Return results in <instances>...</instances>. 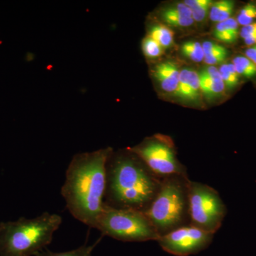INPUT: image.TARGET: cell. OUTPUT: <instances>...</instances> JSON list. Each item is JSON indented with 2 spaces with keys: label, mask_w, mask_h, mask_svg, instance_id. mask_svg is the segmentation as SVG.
<instances>
[{
  "label": "cell",
  "mask_w": 256,
  "mask_h": 256,
  "mask_svg": "<svg viewBox=\"0 0 256 256\" xmlns=\"http://www.w3.org/2000/svg\"><path fill=\"white\" fill-rule=\"evenodd\" d=\"M112 152L107 148L76 154L66 172L62 195L67 210L90 228H96L105 204L106 166Z\"/></svg>",
  "instance_id": "6da1fadb"
},
{
  "label": "cell",
  "mask_w": 256,
  "mask_h": 256,
  "mask_svg": "<svg viewBox=\"0 0 256 256\" xmlns=\"http://www.w3.org/2000/svg\"><path fill=\"white\" fill-rule=\"evenodd\" d=\"M162 180L130 149L112 152L106 166L104 202L112 208L146 213L158 195Z\"/></svg>",
  "instance_id": "7a4b0ae2"
},
{
  "label": "cell",
  "mask_w": 256,
  "mask_h": 256,
  "mask_svg": "<svg viewBox=\"0 0 256 256\" xmlns=\"http://www.w3.org/2000/svg\"><path fill=\"white\" fill-rule=\"evenodd\" d=\"M63 220L48 212L0 223V256H37L52 244Z\"/></svg>",
  "instance_id": "3957f363"
},
{
  "label": "cell",
  "mask_w": 256,
  "mask_h": 256,
  "mask_svg": "<svg viewBox=\"0 0 256 256\" xmlns=\"http://www.w3.org/2000/svg\"><path fill=\"white\" fill-rule=\"evenodd\" d=\"M188 176L163 178L158 195L146 212L160 237L190 225Z\"/></svg>",
  "instance_id": "277c9868"
},
{
  "label": "cell",
  "mask_w": 256,
  "mask_h": 256,
  "mask_svg": "<svg viewBox=\"0 0 256 256\" xmlns=\"http://www.w3.org/2000/svg\"><path fill=\"white\" fill-rule=\"evenodd\" d=\"M104 236L122 242H158L160 234L144 212L104 204L96 228Z\"/></svg>",
  "instance_id": "5b68a950"
},
{
  "label": "cell",
  "mask_w": 256,
  "mask_h": 256,
  "mask_svg": "<svg viewBox=\"0 0 256 256\" xmlns=\"http://www.w3.org/2000/svg\"><path fill=\"white\" fill-rule=\"evenodd\" d=\"M188 197L190 225L216 234L227 214L226 206L220 193L208 185L190 180Z\"/></svg>",
  "instance_id": "8992f818"
},
{
  "label": "cell",
  "mask_w": 256,
  "mask_h": 256,
  "mask_svg": "<svg viewBox=\"0 0 256 256\" xmlns=\"http://www.w3.org/2000/svg\"><path fill=\"white\" fill-rule=\"evenodd\" d=\"M130 149L158 178H164L174 175L188 176L186 168L178 159L174 144L168 138L154 136Z\"/></svg>",
  "instance_id": "52a82bcc"
},
{
  "label": "cell",
  "mask_w": 256,
  "mask_h": 256,
  "mask_svg": "<svg viewBox=\"0 0 256 256\" xmlns=\"http://www.w3.org/2000/svg\"><path fill=\"white\" fill-rule=\"evenodd\" d=\"M215 234L191 225L176 229L160 237V246L175 256H190L203 252L213 242Z\"/></svg>",
  "instance_id": "ba28073f"
},
{
  "label": "cell",
  "mask_w": 256,
  "mask_h": 256,
  "mask_svg": "<svg viewBox=\"0 0 256 256\" xmlns=\"http://www.w3.org/2000/svg\"><path fill=\"white\" fill-rule=\"evenodd\" d=\"M180 72L181 70H178L176 64L168 62L158 64L153 70V75L164 92L176 95Z\"/></svg>",
  "instance_id": "9c48e42d"
},
{
  "label": "cell",
  "mask_w": 256,
  "mask_h": 256,
  "mask_svg": "<svg viewBox=\"0 0 256 256\" xmlns=\"http://www.w3.org/2000/svg\"><path fill=\"white\" fill-rule=\"evenodd\" d=\"M200 74L202 94L208 100L218 98L225 92L226 86L223 80H216L208 77L204 72Z\"/></svg>",
  "instance_id": "30bf717a"
},
{
  "label": "cell",
  "mask_w": 256,
  "mask_h": 256,
  "mask_svg": "<svg viewBox=\"0 0 256 256\" xmlns=\"http://www.w3.org/2000/svg\"><path fill=\"white\" fill-rule=\"evenodd\" d=\"M235 2L230 0H222L216 2L210 8V16L213 22L222 23L232 18Z\"/></svg>",
  "instance_id": "8fae6325"
},
{
  "label": "cell",
  "mask_w": 256,
  "mask_h": 256,
  "mask_svg": "<svg viewBox=\"0 0 256 256\" xmlns=\"http://www.w3.org/2000/svg\"><path fill=\"white\" fill-rule=\"evenodd\" d=\"M148 36L158 42L160 46L162 47L163 50L169 48L174 44V32L168 26L163 25H156L153 26L150 31Z\"/></svg>",
  "instance_id": "7c38bea8"
},
{
  "label": "cell",
  "mask_w": 256,
  "mask_h": 256,
  "mask_svg": "<svg viewBox=\"0 0 256 256\" xmlns=\"http://www.w3.org/2000/svg\"><path fill=\"white\" fill-rule=\"evenodd\" d=\"M184 4L191 9L192 18L194 22H202L210 12L213 2L210 0H186Z\"/></svg>",
  "instance_id": "4fadbf2b"
},
{
  "label": "cell",
  "mask_w": 256,
  "mask_h": 256,
  "mask_svg": "<svg viewBox=\"0 0 256 256\" xmlns=\"http://www.w3.org/2000/svg\"><path fill=\"white\" fill-rule=\"evenodd\" d=\"M181 50L182 54L192 62L200 63L204 60L203 46L200 42H185L181 47Z\"/></svg>",
  "instance_id": "5bb4252c"
},
{
  "label": "cell",
  "mask_w": 256,
  "mask_h": 256,
  "mask_svg": "<svg viewBox=\"0 0 256 256\" xmlns=\"http://www.w3.org/2000/svg\"><path fill=\"white\" fill-rule=\"evenodd\" d=\"M233 64L239 76L252 79L256 76V65L246 56H238L234 58Z\"/></svg>",
  "instance_id": "9a60e30c"
},
{
  "label": "cell",
  "mask_w": 256,
  "mask_h": 256,
  "mask_svg": "<svg viewBox=\"0 0 256 256\" xmlns=\"http://www.w3.org/2000/svg\"><path fill=\"white\" fill-rule=\"evenodd\" d=\"M220 72L226 88H235L240 82V76L233 64H224L220 67Z\"/></svg>",
  "instance_id": "2e32d148"
},
{
  "label": "cell",
  "mask_w": 256,
  "mask_h": 256,
  "mask_svg": "<svg viewBox=\"0 0 256 256\" xmlns=\"http://www.w3.org/2000/svg\"><path fill=\"white\" fill-rule=\"evenodd\" d=\"M190 73L191 69L184 68L180 72L178 92L176 96L182 100L190 102Z\"/></svg>",
  "instance_id": "e0dca14e"
},
{
  "label": "cell",
  "mask_w": 256,
  "mask_h": 256,
  "mask_svg": "<svg viewBox=\"0 0 256 256\" xmlns=\"http://www.w3.org/2000/svg\"><path fill=\"white\" fill-rule=\"evenodd\" d=\"M100 240L94 245H84L70 252H55L46 250L41 252L37 256H92L94 249L97 246Z\"/></svg>",
  "instance_id": "ac0fdd59"
},
{
  "label": "cell",
  "mask_w": 256,
  "mask_h": 256,
  "mask_svg": "<svg viewBox=\"0 0 256 256\" xmlns=\"http://www.w3.org/2000/svg\"><path fill=\"white\" fill-rule=\"evenodd\" d=\"M142 48L143 54L148 60L159 58L164 52L162 47L150 36L142 40Z\"/></svg>",
  "instance_id": "d6986e66"
},
{
  "label": "cell",
  "mask_w": 256,
  "mask_h": 256,
  "mask_svg": "<svg viewBox=\"0 0 256 256\" xmlns=\"http://www.w3.org/2000/svg\"><path fill=\"white\" fill-rule=\"evenodd\" d=\"M162 18L165 22L170 26L178 28H190L195 22L193 18L172 14L165 11V10L164 12L162 13Z\"/></svg>",
  "instance_id": "ffe728a7"
},
{
  "label": "cell",
  "mask_w": 256,
  "mask_h": 256,
  "mask_svg": "<svg viewBox=\"0 0 256 256\" xmlns=\"http://www.w3.org/2000/svg\"><path fill=\"white\" fill-rule=\"evenodd\" d=\"M256 20V6L252 3L246 5L237 16V22L239 25L244 26L252 24Z\"/></svg>",
  "instance_id": "44dd1931"
},
{
  "label": "cell",
  "mask_w": 256,
  "mask_h": 256,
  "mask_svg": "<svg viewBox=\"0 0 256 256\" xmlns=\"http://www.w3.org/2000/svg\"><path fill=\"white\" fill-rule=\"evenodd\" d=\"M202 90L200 74L191 69L190 73V102H196L200 100Z\"/></svg>",
  "instance_id": "7402d4cb"
},
{
  "label": "cell",
  "mask_w": 256,
  "mask_h": 256,
  "mask_svg": "<svg viewBox=\"0 0 256 256\" xmlns=\"http://www.w3.org/2000/svg\"><path fill=\"white\" fill-rule=\"evenodd\" d=\"M214 36L217 40L224 43L234 44L236 42L237 38L230 34V32L228 31L224 22L218 24L216 26L214 32Z\"/></svg>",
  "instance_id": "603a6c76"
},
{
  "label": "cell",
  "mask_w": 256,
  "mask_h": 256,
  "mask_svg": "<svg viewBox=\"0 0 256 256\" xmlns=\"http://www.w3.org/2000/svg\"><path fill=\"white\" fill-rule=\"evenodd\" d=\"M228 55V50L224 47L222 50L214 52V53L210 54V55L205 56L204 62L207 65L213 66L218 65V64L225 62Z\"/></svg>",
  "instance_id": "cb8c5ba5"
},
{
  "label": "cell",
  "mask_w": 256,
  "mask_h": 256,
  "mask_svg": "<svg viewBox=\"0 0 256 256\" xmlns=\"http://www.w3.org/2000/svg\"><path fill=\"white\" fill-rule=\"evenodd\" d=\"M165 11L172 14L192 18V10L184 3H182V4H178L176 5V6H172V8L165 10Z\"/></svg>",
  "instance_id": "d4e9b609"
},
{
  "label": "cell",
  "mask_w": 256,
  "mask_h": 256,
  "mask_svg": "<svg viewBox=\"0 0 256 256\" xmlns=\"http://www.w3.org/2000/svg\"><path fill=\"white\" fill-rule=\"evenodd\" d=\"M224 24H225L226 28L228 30V31L230 32V34L238 40L240 33H239V24L237 20H236V18H232L226 20V21L224 22Z\"/></svg>",
  "instance_id": "484cf974"
},
{
  "label": "cell",
  "mask_w": 256,
  "mask_h": 256,
  "mask_svg": "<svg viewBox=\"0 0 256 256\" xmlns=\"http://www.w3.org/2000/svg\"><path fill=\"white\" fill-rule=\"evenodd\" d=\"M204 53L205 56H208L210 54L214 53V52H218V50H222L224 47L222 46V45L216 44L214 42H204L203 44Z\"/></svg>",
  "instance_id": "4316f807"
},
{
  "label": "cell",
  "mask_w": 256,
  "mask_h": 256,
  "mask_svg": "<svg viewBox=\"0 0 256 256\" xmlns=\"http://www.w3.org/2000/svg\"><path fill=\"white\" fill-rule=\"evenodd\" d=\"M240 36L242 38H247L250 36L256 35V22L252 24L248 25V26H244L242 28V32L240 33Z\"/></svg>",
  "instance_id": "83f0119b"
},
{
  "label": "cell",
  "mask_w": 256,
  "mask_h": 256,
  "mask_svg": "<svg viewBox=\"0 0 256 256\" xmlns=\"http://www.w3.org/2000/svg\"><path fill=\"white\" fill-rule=\"evenodd\" d=\"M206 75L210 78L216 79V80H222V75H220V69L216 68L214 66H208L202 70Z\"/></svg>",
  "instance_id": "f1b7e54d"
},
{
  "label": "cell",
  "mask_w": 256,
  "mask_h": 256,
  "mask_svg": "<svg viewBox=\"0 0 256 256\" xmlns=\"http://www.w3.org/2000/svg\"><path fill=\"white\" fill-rule=\"evenodd\" d=\"M246 57L252 60L256 65V46L250 47L246 52Z\"/></svg>",
  "instance_id": "f546056e"
},
{
  "label": "cell",
  "mask_w": 256,
  "mask_h": 256,
  "mask_svg": "<svg viewBox=\"0 0 256 256\" xmlns=\"http://www.w3.org/2000/svg\"><path fill=\"white\" fill-rule=\"evenodd\" d=\"M244 40L246 45L248 46L252 47L256 46V35L247 37V38H244Z\"/></svg>",
  "instance_id": "4dcf8cb0"
}]
</instances>
